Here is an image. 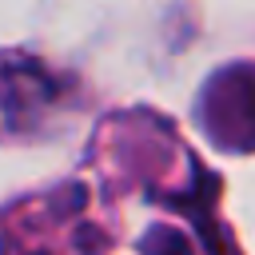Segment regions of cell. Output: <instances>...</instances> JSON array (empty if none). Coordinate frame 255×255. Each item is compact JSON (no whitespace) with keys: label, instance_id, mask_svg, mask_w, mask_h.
I'll return each mask as SVG.
<instances>
[{"label":"cell","instance_id":"6da1fadb","mask_svg":"<svg viewBox=\"0 0 255 255\" xmlns=\"http://www.w3.org/2000/svg\"><path fill=\"white\" fill-rule=\"evenodd\" d=\"M199 120L223 147H255V68L215 76L203 92Z\"/></svg>","mask_w":255,"mask_h":255}]
</instances>
